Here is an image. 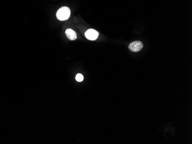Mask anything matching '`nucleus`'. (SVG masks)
<instances>
[{"label":"nucleus","mask_w":192,"mask_h":144,"mask_svg":"<svg viewBox=\"0 0 192 144\" xmlns=\"http://www.w3.org/2000/svg\"><path fill=\"white\" fill-rule=\"evenodd\" d=\"M70 9L67 6L61 8L56 13V17L60 21L67 20L70 17Z\"/></svg>","instance_id":"1"},{"label":"nucleus","mask_w":192,"mask_h":144,"mask_svg":"<svg viewBox=\"0 0 192 144\" xmlns=\"http://www.w3.org/2000/svg\"><path fill=\"white\" fill-rule=\"evenodd\" d=\"M143 44L140 41H135L132 42L128 46V48L133 52H137L142 49Z\"/></svg>","instance_id":"2"},{"label":"nucleus","mask_w":192,"mask_h":144,"mask_svg":"<svg viewBox=\"0 0 192 144\" xmlns=\"http://www.w3.org/2000/svg\"><path fill=\"white\" fill-rule=\"evenodd\" d=\"M85 37L89 40H96L99 35V33L96 31V30L93 29L88 30L85 33Z\"/></svg>","instance_id":"3"},{"label":"nucleus","mask_w":192,"mask_h":144,"mask_svg":"<svg viewBox=\"0 0 192 144\" xmlns=\"http://www.w3.org/2000/svg\"><path fill=\"white\" fill-rule=\"evenodd\" d=\"M65 33L68 39L70 40H75L77 37L76 32L71 29H67Z\"/></svg>","instance_id":"4"},{"label":"nucleus","mask_w":192,"mask_h":144,"mask_svg":"<svg viewBox=\"0 0 192 144\" xmlns=\"http://www.w3.org/2000/svg\"><path fill=\"white\" fill-rule=\"evenodd\" d=\"M76 80L77 81H78V82H81V81H82L83 80V76L82 74H78L76 75Z\"/></svg>","instance_id":"5"}]
</instances>
